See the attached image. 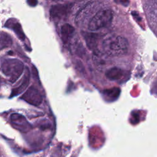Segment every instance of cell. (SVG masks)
I'll return each instance as SVG.
<instances>
[{"instance_id":"obj_3","label":"cell","mask_w":157,"mask_h":157,"mask_svg":"<svg viewBox=\"0 0 157 157\" xmlns=\"http://www.w3.org/2000/svg\"><path fill=\"white\" fill-rule=\"evenodd\" d=\"M23 64L17 59H6L2 64V71L10 78V81L15 82L23 71Z\"/></svg>"},{"instance_id":"obj_5","label":"cell","mask_w":157,"mask_h":157,"mask_svg":"<svg viewBox=\"0 0 157 157\" xmlns=\"http://www.w3.org/2000/svg\"><path fill=\"white\" fill-rule=\"evenodd\" d=\"M128 75V72L118 67H113L106 71L105 75L110 80L118 81L124 78Z\"/></svg>"},{"instance_id":"obj_4","label":"cell","mask_w":157,"mask_h":157,"mask_svg":"<svg viewBox=\"0 0 157 157\" xmlns=\"http://www.w3.org/2000/svg\"><path fill=\"white\" fill-rule=\"evenodd\" d=\"M21 99H23L28 103L33 105H39L41 104L42 101V97L39 91L31 86L21 97Z\"/></svg>"},{"instance_id":"obj_1","label":"cell","mask_w":157,"mask_h":157,"mask_svg":"<svg viewBox=\"0 0 157 157\" xmlns=\"http://www.w3.org/2000/svg\"><path fill=\"white\" fill-rule=\"evenodd\" d=\"M102 45L103 53L110 57L122 56L127 53L129 49L127 39L116 34H109L105 36Z\"/></svg>"},{"instance_id":"obj_7","label":"cell","mask_w":157,"mask_h":157,"mask_svg":"<svg viewBox=\"0 0 157 157\" xmlns=\"http://www.w3.org/2000/svg\"><path fill=\"white\" fill-rule=\"evenodd\" d=\"M74 28L69 24H65L61 26V36L63 43L67 44L72 37L74 33Z\"/></svg>"},{"instance_id":"obj_14","label":"cell","mask_w":157,"mask_h":157,"mask_svg":"<svg viewBox=\"0 0 157 157\" xmlns=\"http://www.w3.org/2000/svg\"><path fill=\"white\" fill-rule=\"evenodd\" d=\"M120 90L118 88H115L110 90H106L104 91V94L105 96V98L108 99V101H114L115 99H117L120 94Z\"/></svg>"},{"instance_id":"obj_9","label":"cell","mask_w":157,"mask_h":157,"mask_svg":"<svg viewBox=\"0 0 157 157\" xmlns=\"http://www.w3.org/2000/svg\"><path fill=\"white\" fill-rule=\"evenodd\" d=\"M6 26L12 28L20 40H24L25 37L20 23H18V22H14L13 20H9L6 23Z\"/></svg>"},{"instance_id":"obj_6","label":"cell","mask_w":157,"mask_h":157,"mask_svg":"<svg viewBox=\"0 0 157 157\" xmlns=\"http://www.w3.org/2000/svg\"><path fill=\"white\" fill-rule=\"evenodd\" d=\"M10 120L12 124L17 129L23 131L28 129L29 124L26 118L19 113H12L10 115Z\"/></svg>"},{"instance_id":"obj_2","label":"cell","mask_w":157,"mask_h":157,"mask_svg":"<svg viewBox=\"0 0 157 157\" xmlns=\"http://www.w3.org/2000/svg\"><path fill=\"white\" fill-rule=\"evenodd\" d=\"M113 17V12L111 9H105L98 11L88 23V29L94 31L109 26Z\"/></svg>"},{"instance_id":"obj_13","label":"cell","mask_w":157,"mask_h":157,"mask_svg":"<svg viewBox=\"0 0 157 157\" xmlns=\"http://www.w3.org/2000/svg\"><path fill=\"white\" fill-rule=\"evenodd\" d=\"M12 44V40L10 36L6 33H0V50L9 47Z\"/></svg>"},{"instance_id":"obj_10","label":"cell","mask_w":157,"mask_h":157,"mask_svg":"<svg viewBox=\"0 0 157 157\" xmlns=\"http://www.w3.org/2000/svg\"><path fill=\"white\" fill-rule=\"evenodd\" d=\"M29 80V74L28 69L27 68V69L26 70V74H25V75L24 77V79L23 80V82L21 83V84L19 86H18L17 88L13 89L12 91V93H11L10 97H13V96H17V95L19 94L20 93H21L22 91H23L27 87V86L28 85Z\"/></svg>"},{"instance_id":"obj_12","label":"cell","mask_w":157,"mask_h":157,"mask_svg":"<svg viewBox=\"0 0 157 157\" xmlns=\"http://www.w3.org/2000/svg\"><path fill=\"white\" fill-rule=\"evenodd\" d=\"M84 37L86 43V45L90 48V50H95L98 39V36L97 34L86 33V34L84 36Z\"/></svg>"},{"instance_id":"obj_11","label":"cell","mask_w":157,"mask_h":157,"mask_svg":"<svg viewBox=\"0 0 157 157\" xmlns=\"http://www.w3.org/2000/svg\"><path fill=\"white\" fill-rule=\"evenodd\" d=\"M105 54L100 51L95 50L93 53V61L98 67H103L106 64Z\"/></svg>"},{"instance_id":"obj_15","label":"cell","mask_w":157,"mask_h":157,"mask_svg":"<svg viewBox=\"0 0 157 157\" xmlns=\"http://www.w3.org/2000/svg\"><path fill=\"white\" fill-rule=\"evenodd\" d=\"M27 2H28L30 6H36V4L37 3V1H28Z\"/></svg>"},{"instance_id":"obj_8","label":"cell","mask_w":157,"mask_h":157,"mask_svg":"<svg viewBox=\"0 0 157 157\" xmlns=\"http://www.w3.org/2000/svg\"><path fill=\"white\" fill-rule=\"evenodd\" d=\"M68 6L67 5H56L52 7L50 10V15L54 18H61L66 14Z\"/></svg>"}]
</instances>
